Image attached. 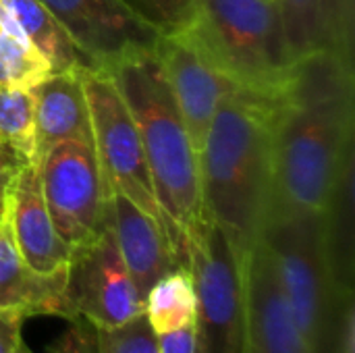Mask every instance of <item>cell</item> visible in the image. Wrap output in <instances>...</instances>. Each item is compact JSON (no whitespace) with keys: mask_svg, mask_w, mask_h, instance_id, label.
<instances>
[{"mask_svg":"<svg viewBox=\"0 0 355 353\" xmlns=\"http://www.w3.org/2000/svg\"><path fill=\"white\" fill-rule=\"evenodd\" d=\"M158 345H160V353H196L193 327L158 335Z\"/></svg>","mask_w":355,"mask_h":353,"instance_id":"cell-25","label":"cell"},{"mask_svg":"<svg viewBox=\"0 0 355 353\" xmlns=\"http://www.w3.org/2000/svg\"><path fill=\"white\" fill-rule=\"evenodd\" d=\"M110 225L123 262L144 302L158 279L185 266L175 256L164 225L123 193L110 196Z\"/></svg>","mask_w":355,"mask_h":353,"instance_id":"cell-14","label":"cell"},{"mask_svg":"<svg viewBox=\"0 0 355 353\" xmlns=\"http://www.w3.org/2000/svg\"><path fill=\"white\" fill-rule=\"evenodd\" d=\"M75 46L85 69L116 67L156 52L164 33L127 0H40Z\"/></svg>","mask_w":355,"mask_h":353,"instance_id":"cell-8","label":"cell"},{"mask_svg":"<svg viewBox=\"0 0 355 353\" xmlns=\"http://www.w3.org/2000/svg\"><path fill=\"white\" fill-rule=\"evenodd\" d=\"M127 2L162 31H173L191 21L200 0H127Z\"/></svg>","mask_w":355,"mask_h":353,"instance_id":"cell-22","label":"cell"},{"mask_svg":"<svg viewBox=\"0 0 355 353\" xmlns=\"http://www.w3.org/2000/svg\"><path fill=\"white\" fill-rule=\"evenodd\" d=\"M0 4L12 15L31 44L42 52L52 73L83 67L75 46L40 0H0Z\"/></svg>","mask_w":355,"mask_h":353,"instance_id":"cell-19","label":"cell"},{"mask_svg":"<svg viewBox=\"0 0 355 353\" xmlns=\"http://www.w3.org/2000/svg\"><path fill=\"white\" fill-rule=\"evenodd\" d=\"M81 69L85 67L50 73L31 89L35 117V162H40V158L60 141H94Z\"/></svg>","mask_w":355,"mask_h":353,"instance_id":"cell-15","label":"cell"},{"mask_svg":"<svg viewBox=\"0 0 355 353\" xmlns=\"http://www.w3.org/2000/svg\"><path fill=\"white\" fill-rule=\"evenodd\" d=\"M6 218L15 246L31 270L52 275L69 266L73 248L58 235L52 223L35 162H27L17 171L8 191Z\"/></svg>","mask_w":355,"mask_h":353,"instance_id":"cell-13","label":"cell"},{"mask_svg":"<svg viewBox=\"0 0 355 353\" xmlns=\"http://www.w3.org/2000/svg\"><path fill=\"white\" fill-rule=\"evenodd\" d=\"M112 79L139 129L154 196L175 256L187 266L185 235L204 212L200 164L154 54L116 67Z\"/></svg>","mask_w":355,"mask_h":353,"instance_id":"cell-3","label":"cell"},{"mask_svg":"<svg viewBox=\"0 0 355 353\" xmlns=\"http://www.w3.org/2000/svg\"><path fill=\"white\" fill-rule=\"evenodd\" d=\"M69 327L46 353H98V327L81 316L67 318Z\"/></svg>","mask_w":355,"mask_h":353,"instance_id":"cell-23","label":"cell"},{"mask_svg":"<svg viewBox=\"0 0 355 353\" xmlns=\"http://www.w3.org/2000/svg\"><path fill=\"white\" fill-rule=\"evenodd\" d=\"M81 79L89 108L94 150L108 193H123L162 223L139 129L112 75L81 69Z\"/></svg>","mask_w":355,"mask_h":353,"instance_id":"cell-7","label":"cell"},{"mask_svg":"<svg viewBox=\"0 0 355 353\" xmlns=\"http://www.w3.org/2000/svg\"><path fill=\"white\" fill-rule=\"evenodd\" d=\"M23 164L17 160V156L0 141V221L6 214V202H8V191H10V183L17 175V171Z\"/></svg>","mask_w":355,"mask_h":353,"instance_id":"cell-24","label":"cell"},{"mask_svg":"<svg viewBox=\"0 0 355 353\" xmlns=\"http://www.w3.org/2000/svg\"><path fill=\"white\" fill-rule=\"evenodd\" d=\"M12 353H31V352H29V347H27V345L23 343V339H21V341L17 343V347H15V352Z\"/></svg>","mask_w":355,"mask_h":353,"instance_id":"cell-28","label":"cell"},{"mask_svg":"<svg viewBox=\"0 0 355 353\" xmlns=\"http://www.w3.org/2000/svg\"><path fill=\"white\" fill-rule=\"evenodd\" d=\"M196 154L200 156L220 100L235 85L214 67L185 27L164 31L154 52Z\"/></svg>","mask_w":355,"mask_h":353,"instance_id":"cell-11","label":"cell"},{"mask_svg":"<svg viewBox=\"0 0 355 353\" xmlns=\"http://www.w3.org/2000/svg\"><path fill=\"white\" fill-rule=\"evenodd\" d=\"M279 96L231 89L218 104L198 156L204 212L239 260L260 239L272 191V137Z\"/></svg>","mask_w":355,"mask_h":353,"instance_id":"cell-2","label":"cell"},{"mask_svg":"<svg viewBox=\"0 0 355 353\" xmlns=\"http://www.w3.org/2000/svg\"><path fill=\"white\" fill-rule=\"evenodd\" d=\"M183 27L235 87L283 92L295 60L279 0H200Z\"/></svg>","mask_w":355,"mask_h":353,"instance_id":"cell-5","label":"cell"},{"mask_svg":"<svg viewBox=\"0 0 355 353\" xmlns=\"http://www.w3.org/2000/svg\"><path fill=\"white\" fill-rule=\"evenodd\" d=\"M243 353H310L289 310L275 258L260 237L243 262Z\"/></svg>","mask_w":355,"mask_h":353,"instance_id":"cell-12","label":"cell"},{"mask_svg":"<svg viewBox=\"0 0 355 353\" xmlns=\"http://www.w3.org/2000/svg\"><path fill=\"white\" fill-rule=\"evenodd\" d=\"M0 141L21 164L35 162V117L31 89L0 87Z\"/></svg>","mask_w":355,"mask_h":353,"instance_id":"cell-20","label":"cell"},{"mask_svg":"<svg viewBox=\"0 0 355 353\" xmlns=\"http://www.w3.org/2000/svg\"><path fill=\"white\" fill-rule=\"evenodd\" d=\"M37 169L58 235L71 248L94 239L106 225L110 204L94 141H60L40 158Z\"/></svg>","mask_w":355,"mask_h":353,"instance_id":"cell-9","label":"cell"},{"mask_svg":"<svg viewBox=\"0 0 355 353\" xmlns=\"http://www.w3.org/2000/svg\"><path fill=\"white\" fill-rule=\"evenodd\" d=\"M196 287V353H243V262L225 231L204 214L185 235Z\"/></svg>","mask_w":355,"mask_h":353,"instance_id":"cell-6","label":"cell"},{"mask_svg":"<svg viewBox=\"0 0 355 353\" xmlns=\"http://www.w3.org/2000/svg\"><path fill=\"white\" fill-rule=\"evenodd\" d=\"M196 287L187 266L158 279L146 295V318L156 335L196 325Z\"/></svg>","mask_w":355,"mask_h":353,"instance_id":"cell-18","label":"cell"},{"mask_svg":"<svg viewBox=\"0 0 355 353\" xmlns=\"http://www.w3.org/2000/svg\"><path fill=\"white\" fill-rule=\"evenodd\" d=\"M23 316L15 312H0V353H12L21 341Z\"/></svg>","mask_w":355,"mask_h":353,"instance_id":"cell-26","label":"cell"},{"mask_svg":"<svg viewBox=\"0 0 355 353\" xmlns=\"http://www.w3.org/2000/svg\"><path fill=\"white\" fill-rule=\"evenodd\" d=\"M354 58L320 50L295 60L279 94L268 214H322L354 150Z\"/></svg>","mask_w":355,"mask_h":353,"instance_id":"cell-1","label":"cell"},{"mask_svg":"<svg viewBox=\"0 0 355 353\" xmlns=\"http://www.w3.org/2000/svg\"><path fill=\"white\" fill-rule=\"evenodd\" d=\"M277 273L310 353H355L354 302L337 289L324 250L322 214H283L264 223Z\"/></svg>","mask_w":355,"mask_h":353,"instance_id":"cell-4","label":"cell"},{"mask_svg":"<svg viewBox=\"0 0 355 353\" xmlns=\"http://www.w3.org/2000/svg\"><path fill=\"white\" fill-rule=\"evenodd\" d=\"M339 8L345 29L354 35V0H339Z\"/></svg>","mask_w":355,"mask_h":353,"instance_id":"cell-27","label":"cell"},{"mask_svg":"<svg viewBox=\"0 0 355 353\" xmlns=\"http://www.w3.org/2000/svg\"><path fill=\"white\" fill-rule=\"evenodd\" d=\"M67 268L52 275L31 270L15 246L10 223L4 214L0 221V312H15L23 318L37 314L71 318Z\"/></svg>","mask_w":355,"mask_h":353,"instance_id":"cell-16","label":"cell"},{"mask_svg":"<svg viewBox=\"0 0 355 353\" xmlns=\"http://www.w3.org/2000/svg\"><path fill=\"white\" fill-rule=\"evenodd\" d=\"M98 353H160L146 312L110 329H98Z\"/></svg>","mask_w":355,"mask_h":353,"instance_id":"cell-21","label":"cell"},{"mask_svg":"<svg viewBox=\"0 0 355 353\" xmlns=\"http://www.w3.org/2000/svg\"><path fill=\"white\" fill-rule=\"evenodd\" d=\"M293 60L312 52L339 50L352 58L354 35L345 29L339 0H279Z\"/></svg>","mask_w":355,"mask_h":353,"instance_id":"cell-17","label":"cell"},{"mask_svg":"<svg viewBox=\"0 0 355 353\" xmlns=\"http://www.w3.org/2000/svg\"><path fill=\"white\" fill-rule=\"evenodd\" d=\"M67 302L71 318L81 316L98 329L119 327L146 310V302L137 293L119 252L110 225V204L100 233L73 248L67 268Z\"/></svg>","mask_w":355,"mask_h":353,"instance_id":"cell-10","label":"cell"}]
</instances>
